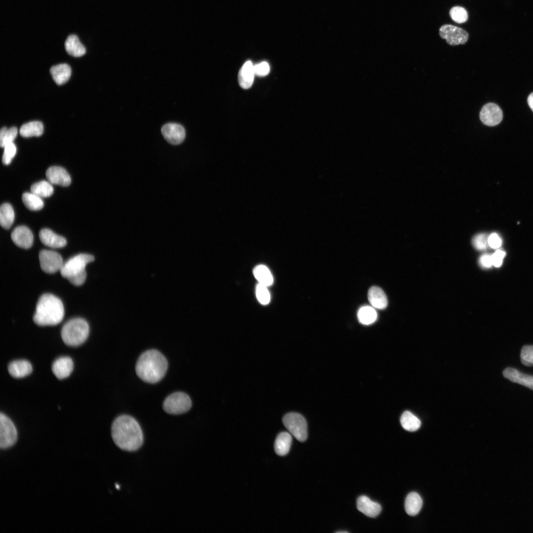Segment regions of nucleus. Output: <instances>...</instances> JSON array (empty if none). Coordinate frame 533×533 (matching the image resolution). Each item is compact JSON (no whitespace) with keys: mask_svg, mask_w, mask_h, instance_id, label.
I'll list each match as a JSON object with an SVG mask.
<instances>
[{"mask_svg":"<svg viewBox=\"0 0 533 533\" xmlns=\"http://www.w3.org/2000/svg\"><path fill=\"white\" fill-rule=\"evenodd\" d=\"M111 433L115 444L124 451H137L143 444L144 436L141 426L134 418L129 415H121L114 419L112 425Z\"/></svg>","mask_w":533,"mask_h":533,"instance_id":"f257e3e1","label":"nucleus"},{"mask_svg":"<svg viewBox=\"0 0 533 533\" xmlns=\"http://www.w3.org/2000/svg\"><path fill=\"white\" fill-rule=\"evenodd\" d=\"M168 368L166 358L156 349L148 350L139 357L136 364L138 377L145 382L154 383L165 376Z\"/></svg>","mask_w":533,"mask_h":533,"instance_id":"f03ea898","label":"nucleus"},{"mask_svg":"<svg viewBox=\"0 0 533 533\" xmlns=\"http://www.w3.org/2000/svg\"><path fill=\"white\" fill-rule=\"evenodd\" d=\"M64 316V308L61 300L52 294H44L37 304L33 321L38 326H53L60 323Z\"/></svg>","mask_w":533,"mask_h":533,"instance_id":"7ed1b4c3","label":"nucleus"},{"mask_svg":"<svg viewBox=\"0 0 533 533\" xmlns=\"http://www.w3.org/2000/svg\"><path fill=\"white\" fill-rule=\"evenodd\" d=\"M94 260V256L90 254H79L76 255L64 263L60 271L61 274L72 284L81 285L86 278V266Z\"/></svg>","mask_w":533,"mask_h":533,"instance_id":"20e7f679","label":"nucleus"},{"mask_svg":"<svg viewBox=\"0 0 533 533\" xmlns=\"http://www.w3.org/2000/svg\"><path fill=\"white\" fill-rule=\"evenodd\" d=\"M89 333L88 323L83 319L76 318L66 323L61 330V337L65 344L76 346L83 343Z\"/></svg>","mask_w":533,"mask_h":533,"instance_id":"39448f33","label":"nucleus"},{"mask_svg":"<svg viewBox=\"0 0 533 533\" xmlns=\"http://www.w3.org/2000/svg\"><path fill=\"white\" fill-rule=\"evenodd\" d=\"M192 402L188 394L183 392H176L164 400L163 409L169 414L179 415L188 412L191 408Z\"/></svg>","mask_w":533,"mask_h":533,"instance_id":"423d86ee","label":"nucleus"},{"mask_svg":"<svg viewBox=\"0 0 533 533\" xmlns=\"http://www.w3.org/2000/svg\"><path fill=\"white\" fill-rule=\"evenodd\" d=\"M282 422L284 425L298 441H305L307 437V426L306 420L301 414L289 413L285 415Z\"/></svg>","mask_w":533,"mask_h":533,"instance_id":"0eeeda50","label":"nucleus"},{"mask_svg":"<svg viewBox=\"0 0 533 533\" xmlns=\"http://www.w3.org/2000/svg\"><path fill=\"white\" fill-rule=\"evenodd\" d=\"M17 439L16 428L11 419L2 413L0 414V447L6 449L12 446Z\"/></svg>","mask_w":533,"mask_h":533,"instance_id":"6e6552de","label":"nucleus"},{"mask_svg":"<svg viewBox=\"0 0 533 533\" xmlns=\"http://www.w3.org/2000/svg\"><path fill=\"white\" fill-rule=\"evenodd\" d=\"M39 260L41 269L47 273H54L60 271L64 264L61 256L52 250L40 251Z\"/></svg>","mask_w":533,"mask_h":533,"instance_id":"1a4fd4ad","label":"nucleus"},{"mask_svg":"<svg viewBox=\"0 0 533 533\" xmlns=\"http://www.w3.org/2000/svg\"><path fill=\"white\" fill-rule=\"evenodd\" d=\"M439 35L446 39L450 45L456 46L465 44L468 39V34L463 29L457 27L446 24L439 29Z\"/></svg>","mask_w":533,"mask_h":533,"instance_id":"9d476101","label":"nucleus"},{"mask_svg":"<svg viewBox=\"0 0 533 533\" xmlns=\"http://www.w3.org/2000/svg\"><path fill=\"white\" fill-rule=\"evenodd\" d=\"M503 117L502 111L496 104L489 103L485 104L479 113V118L481 122L489 126H494L498 124Z\"/></svg>","mask_w":533,"mask_h":533,"instance_id":"9b49d317","label":"nucleus"},{"mask_svg":"<svg viewBox=\"0 0 533 533\" xmlns=\"http://www.w3.org/2000/svg\"><path fill=\"white\" fill-rule=\"evenodd\" d=\"M161 133L165 139L170 144L177 145L182 143L186 136L184 127L176 123H168L161 128Z\"/></svg>","mask_w":533,"mask_h":533,"instance_id":"f8f14e48","label":"nucleus"},{"mask_svg":"<svg viewBox=\"0 0 533 533\" xmlns=\"http://www.w3.org/2000/svg\"><path fill=\"white\" fill-rule=\"evenodd\" d=\"M11 238L15 245L24 249H29L33 245V235L26 226L15 228L11 233Z\"/></svg>","mask_w":533,"mask_h":533,"instance_id":"ddd939ff","label":"nucleus"},{"mask_svg":"<svg viewBox=\"0 0 533 533\" xmlns=\"http://www.w3.org/2000/svg\"><path fill=\"white\" fill-rule=\"evenodd\" d=\"M46 177L50 183L63 187L69 186L71 182L68 173L60 166L50 167L46 172Z\"/></svg>","mask_w":533,"mask_h":533,"instance_id":"4468645a","label":"nucleus"},{"mask_svg":"<svg viewBox=\"0 0 533 533\" xmlns=\"http://www.w3.org/2000/svg\"><path fill=\"white\" fill-rule=\"evenodd\" d=\"M73 369V361L70 357L68 356L58 358L54 361L52 365V371L58 379H63L68 377L72 373Z\"/></svg>","mask_w":533,"mask_h":533,"instance_id":"2eb2a0df","label":"nucleus"},{"mask_svg":"<svg viewBox=\"0 0 533 533\" xmlns=\"http://www.w3.org/2000/svg\"><path fill=\"white\" fill-rule=\"evenodd\" d=\"M41 242L45 246L52 248H60L66 246V239L48 228H43L39 233Z\"/></svg>","mask_w":533,"mask_h":533,"instance_id":"dca6fc26","label":"nucleus"},{"mask_svg":"<svg viewBox=\"0 0 533 533\" xmlns=\"http://www.w3.org/2000/svg\"><path fill=\"white\" fill-rule=\"evenodd\" d=\"M357 508L361 512L369 517L377 516L381 510V506L365 495L359 496L357 500Z\"/></svg>","mask_w":533,"mask_h":533,"instance_id":"f3484780","label":"nucleus"},{"mask_svg":"<svg viewBox=\"0 0 533 533\" xmlns=\"http://www.w3.org/2000/svg\"><path fill=\"white\" fill-rule=\"evenodd\" d=\"M503 376L510 381L524 385L533 390V376L520 372L517 370L507 368L503 372Z\"/></svg>","mask_w":533,"mask_h":533,"instance_id":"a211bd4d","label":"nucleus"},{"mask_svg":"<svg viewBox=\"0 0 533 533\" xmlns=\"http://www.w3.org/2000/svg\"><path fill=\"white\" fill-rule=\"evenodd\" d=\"M9 374L15 378L25 377L32 372L31 364L26 360H17L10 362L8 366Z\"/></svg>","mask_w":533,"mask_h":533,"instance_id":"6ab92c4d","label":"nucleus"},{"mask_svg":"<svg viewBox=\"0 0 533 533\" xmlns=\"http://www.w3.org/2000/svg\"><path fill=\"white\" fill-rule=\"evenodd\" d=\"M254 65L251 61H247L238 73V80L240 87L245 89L250 88L254 81Z\"/></svg>","mask_w":533,"mask_h":533,"instance_id":"aec40b11","label":"nucleus"},{"mask_svg":"<svg viewBox=\"0 0 533 533\" xmlns=\"http://www.w3.org/2000/svg\"><path fill=\"white\" fill-rule=\"evenodd\" d=\"M50 74L55 83L61 85L68 81L71 75V69L67 64H60L52 66Z\"/></svg>","mask_w":533,"mask_h":533,"instance_id":"412c9836","label":"nucleus"},{"mask_svg":"<svg viewBox=\"0 0 533 533\" xmlns=\"http://www.w3.org/2000/svg\"><path fill=\"white\" fill-rule=\"evenodd\" d=\"M368 298L370 303L375 308L382 309L387 305V299L385 293L381 289L377 286H373L370 288Z\"/></svg>","mask_w":533,"mask_h":533,"instance_id":"4be33fe9","label":"nucleus"},{"mask_svg":"<svg viewBox=\"0 0 533 533\" xmlns=\"http://www.w3.org/2000/svg\"><path fill=\"white\" fill-rule=\"evenodd\" d=\"M65 47L69 55L76 57L83 56L86 52L85 47L75 35L68 37L65 42Z\"/></svg>","mask_w":533,"mask_h":533,"instance_id":"5701e85b","label":"nucleus"},{"mask_svg":"<svg viewBox=\"0 0 533 533\" xmlns=\"http://www.w3.org/2000/svg\"><path fill=\"white\" fill-rule=\"evenodd\" d=\"M292 438L290 433L282 432L277 436L274 443V450L280 456L287 455L290 449Z\"/></svg>","mask_w":533,"mask_h":533,"instance_id":"b1692460","label":"nucleus"},{"mask_svg":"<svg viewBox=\"0 0 533 533\" xmlns=\"http://www.w3.org/2000/svg\"><path fill=\"white\" fill-rule=\"evenodd\" d=\"M422 505V499L418 493L412 492L408 494L405 502V510L408 515H416L420 510Z\"/></svg>","mask_w":533,"mask_h":533,"instance_id":"393cba45","label":"nucleus"},{"mask_svg":"<svg viewBox=\"0 0 533 533\" xmlns=\"http://www.w3.org/2000/svg\"><path fill=\"white\" fill-rule=\"evenodd\" d=\"M43 132V125L38 121H30L23 124L20 128L19 133L23 137H38Z\"/></svg>","mask_w":533,"mask_h":533,"instance_id":"a878e982","label":"nucleus"},{"mask_svg":"<svg viewBox=\"0 0 533 533\" xmlns=\"http://www.w3.org/2000/svg\"><path fill=\"white\" fill-rule=\"evenodd\" d=\"M14 220V212L12 206L7 203L1 204L0 208V224L1 227L9 229Z\"/></svg>","mask_w":533,"mask_h":533,"instance_id":"bb28decb","label":"nucleus"},{"mask_svg":"<svg viewBox=\"0 0 533 533\" xmlns=\"http://www.w3.org/2000/svg\"><path fill=\"white\" fill-rule=\"evenodd\" d=\"M255 277L259 283L268 287L273 282V276L269 269L265 266L260 265L256 266L253 270Z\"/></svg>","mask_w":533,"mask_h":533,"instance_id":"cd10ccee","label":"nucleus"},{"mask_svg":"<svg viewBox=\"0 0 533 533\" xmlns=\"http://www.w3.org/2000/svg\"><path fill=\"white\" fill-rule=\"evenodd\" d=\"M400 422L403 428L409 431L417 430L421 425L419 419L409 411H405L402 414Z\"/></svg>","mask_w":533,"mask_h":533,"instance_id":"c85d7f7f","label":"nucleus"},{"mask_svg":"<svg viewBox=\"0 0 533 533\" xmlns=\"http://www.w3.org/2000/svg\"><path fill=\"white\" fill-rule=\"evenodd\" d=\"M22 200L25 206L30 210H39L44 206L43 201L41 197L32 192L23 193Z\"/></svg>","mask_w":533,"mask_h":533,"instance_id":"c756f323","label":"nucleus"},{"mask_svg":"<svg viewBox=\"0 0 533 533\" xmlns=\"http://www.w3.org/2000/svg\"><path fill=\"white\" fill-rule=\"evenodd\" d=\"M31 192L41 198L47 197L52 194L53 188L50 182L42 180L33 184Z\"/></svg>","mask_w":533,"mask_h":533,"instance_id":"7c9ffc66","label":"nucleus"},{"mask_svg":"<svg viewBox=\"0 0 533 533\" xmlns=\"http://www.w3.org/2000/svg\"><path fill=\"white\" fill-rule=\"evenodd\" d=\"M357 317L359 321L362 324L369 325L374 323L377 317L375 309L370 306H364L358 310Z\"/></svg>","mask_w":533,"mask_h":533,"instance_id":"2f4dec72","label":"nucleus"},{"mask_svg":"<svg viewBox=\"0 0 533 533\" xmlns=\"http://www.w3.org/2000/svg\"><path fill=\"white\" fill-rule=\"evenodd\" d=\"M17 129L15 127L7 128L2 127L0 132V145L1 148L13 142L17 135Z\"/></svg>","mask_w":533,"mask_h":533,"instance_id":"473e14b6","label":"nucleus"},{"mask_svg":"<svg viewBox=\"0 0 533 533\" xmlns=\"http://www.w3.org/2000/svg\"><path fill=\"white\" fill-rule=\"evenodd\" d=\"M451 18L456 23L461 24L465 22L468 19L466 10L460 6H455L450 11Z\"/></svg>","mask_w":533,"mask_h":533,"instance_id":"72a5a7b5","label":"nucleus"},{"mask_svg":"<svg viewBox=\"0 0 533 533\" xmlns=\"http://www.w3.org/2000/svg\"><path fill=\"white\" fill-rule=\"evenodd\" d=\"M267 286L259 283L256 286V295L258 301L262 305H266L269 303L270 296Z\"/></svg>","mask_w":533,"mask_h":533,"instance_id":"f704fd0d","label":"nucleus"},{"mask_svg":"<svg viewBox=\"0 0 533 533\" xmlns=\"http://www.w3.org/2000/svg\"><path fill=\"white\" fill-rule=\"evenodd\" d=\"M521 361L523 365L531 367L533 366V345H525L521 352Z\"/></svg>","mask_w":533,"mask_h":533,"instance_id":"c9c22d12","label":"nucleus"},{"mask_svg":"<svg viewBox=\"0 0 533 533\" xmlns=\"http://www.w3.org/2000/svg\"><path fill=\"white\" fill-rule=\"evenodd\" d=\"M2 156V162L4 165L9 164L16 153V147L13 143H9L4 147Z\"/></svg>","mask_w":533,"mask_h":533,"instance_id":"e433bc0d","label":"nucleus"},{"mask_svg":"<svg viewBox=\"0 0 533 533\" xmlns=\"http://www.w3.org/2000/svg\"><path fill=\"white\" fill-rule=\"evenodd\" d=\"M255 75L259 76H266L270 71V67L267 62L264 61L254 66Z\"/></svg>","mask_w":533,"mask_h":533,"instance_id":"4c0bfd02","label":"nucleus"},{"mask_svg":"<svg viewBox=\"0 0 533 533\" xmlns=\"http://www.w3.org/2000/svg\"><path fill=\"white\" fill-rule=\"evenodd\" d=\"M488 238L485 234H480L476 236L473 241V245L479 250L485 249L487 247Z\"/></svg>","mask_w":533,"mask_h":533,"instance_id":"58836bf2","label":"nucleus"},{"mask_svg":"<svg viewBox=\"0 0 533 533\" xmlns=\"http://www.w3.org/2000/svg\"><path fill=\"white\" fill-rule=\"evenodd\" d=\"M505 255V252L501 250H496L492 257L493 265L495 267L500 266L502 263L503 259Z\"/></svg>","mask_w":533,"mask_h":533,"instance_id":"ea45409f","label":"nucleus"},{"mask_svg":"<svg viewBox=\"0 0 533 533\" xmlns=\"http://www.w3.org/2000/svg\"><path fill=\"white\" fill-rule=\"evenodd\" d=\"M501 239L495 233H492L488 238V243L489 246L494 249L499 248L501 245Z\"/></svg>","mask_w":533,"mask_h":533,"instance_id":"a19ab883","label":"nucleus"},{"mask_svg":"<svg viewBox=\"0 0 533 533\" xmlns=\"http://www.w3.org/2000/svg\"><path fill=\"white\" fill-rule=\"evenodd\" d=\"M481 264L484 267H489L493 265L492 257L489 255H484L480 259Z\"/></svg>","mask_w":533,"mask_h":533,"instance_id":"79ce46f5","label":"nucleus"},{"mask_svg":"<svg viewBox=\"0 0 533 533\" xmlns=\"http://www.w3.org/2000/svg\"><path fill=\"white\" fill-rule=\"evenodd\" d=\"M527 101L529 107L533 111V92L529 95Z\"/></svg>","mask_w":533,"mask_h":533,"instance_id":"37998d69","label":"nucleus"},{"mask_svg":"<svg viewBox=\"0 0 533 533\" xmlns=\"http://www.w3.org/2000/svg\"><path fill=\"white\" fill-rule=\"evenodd\" d=\"M337 533H347V532H346V531H339Z\"/></svg>","mask_w":533,"mask_h":533,"instance_id":"c03bdc74","label":"nucleus"}]
</instances>
